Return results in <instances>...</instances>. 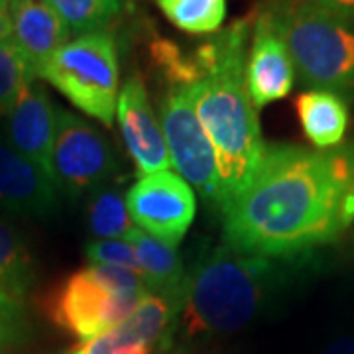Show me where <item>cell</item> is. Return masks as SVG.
<instances>
[{
	"mask_svg": "<svg viewBox=\"0 0 354 354\" xmlns=\"http://www.w3.org/2000/svg\"><path fill=\"white\" fill-rule=\"evenodd\" d=\"M225 244L258 258L327 246L354 225V142L266 146L250 183L223 207Z\"/></svg>",
	"mask_w": 354,
	"mask_h": 354,
	"instance_id": "obj_1",
	"label": "cell"
},
{
	"mask_svg": "<svg viewBox=\"0 0 354 354\" xmlns=\"http://www.w3.org/2000/svg\"><path fill=\"white\" fill-rule=\"evenodd\" d=\"M250 24V18L239 20L199 46L193 59L201 79L187 85L197 118L215 152L223 207L250 183L266 150L246 88Z\"/></svg>",
	"mask_w": 354,
	"mask_h": 354,
	"instance_id": "obj_2",
	"label": "cell"
},
{
	"mask_svg": "<svg viewBox=\"0 0 354 354\" xmlns=\"http://www.w3.org/2000/svg\"><path fill=\"white\" fill-rule=\"evenodd\" d=\"M268 258L236 252L223 244L185 279L176 333L195 339L246 327L258 313L272 281Z\"/></svg>",
	"mask_w": 354,
	"mask_h": 354,
	"instance_id": "obj_3",
	"label": "cell"
},
{
	"mask_svg": "<svg viewBox=\"0 0 354 354\" xmlns=\"http://www.w3.org/2000/svg\"><path fill=\"white\" fill-rule=\"evenodd\" d=\"M262 12L290 53L295 75L309 88L354 99V20L311 0H272Z\"/></svg>",
	"mask_w": 354,
	"mask_h": 354,
	"instance_id": "obj_4",
	"label": "cell"
},
{
	"mask_svg": "<svg viewBox=\"0 0 354 354\" xmlns=\"http://www.w3.org/2000/svg\"><path fill=\"white\" fill-rule=\"evenodd\" d=\"M148 293L138 272L88 264L51 291L48 313L59 329L87 342L120 325Z\"/></svg>",
	"mask_w": 354,
	"mask_h": 354,
	"instance_id": "obj_5",
	"label": "cell"
},
{
	"mask_svg": "<svg viewBox=\"0 0 354 354\" xmlns=\"http://www.w3.org/2000/svg\"><path fill=\"white\" fill-rule=\"evenodd\" d=\"M46 79L81 113L113 127L118 102V55L111 32L69 39L39 69Z\"/></svg>",
	"mask_w": 354,
	"mask_h": 354,
	"instance_id": "obj_6",
	"label": "cell"
},
{
	"mask_svg": "<svg viewBox=\"0 0 354 354\" xmlns=\"http://www.w3.org/2000/svg\"><path fill=\"white\" fill-rule=\"evenodd\" d=\"M160 127L171 165L203 199L223 209V191L213 146L197 118L187 87H169L160 104Z\"/></svg>",
	"mask_w": 354,
	"mask_h": 354,
	"instance_id": "obj_7",
	"label": "cell"
},
{
	"mask_svg": "<svg viewBox=\"0 0 354 354\" xmlns=\"http://www.w3.org/2000/svg\"><path fill=\"white\" fill-rule=\"evenodd\" d=\"M51 167L55 185L77 197L99 189L114 174L116 158L111 142L99 128L71 111L57 109Z\"/></svg>",
	"mask_w": 354,
	"mask_h": 354,
	"instance_id": "obj_8",
	"label": "cell"
},
{
	"mask_svg": "<svg viewBox=\"0 0 354 354\" xmlns=\"http://www.w3.org/2000/svg\"><path fill=\"white\" fill-rule=\"evenodd\" d=\"M124 199L132 223L174 248L187 234L197 211L191 185L171 169L140 177Z\"/></svg>",
	"mask_w": 354,
	"mask_h": 354,
	"instance_id": "obj_9",
	"label": "cell"
},
{
	"mask_svg": "<svg viewBox=\"0 0 354 354\" xmlns=\"http://www.w3.org/2000/svg\"><path fill=\"white\" fill-rule=\"evenodd\" d=\"M181 301L148 293L130 315L104 335L81 342L67 354H148L169 351Z\"/></svg>",
	"mask_w": 354,
	"mask_h": 354,
	"instance_id": "obj_10",
	"label": "cell"
},
{
	"mask_svg": "<svg viewBox=\"0 0 354 354\" xmlns=\"http://www.w3.org/2000/svg\"><path fill=\"white\" fill-rule=\"evenodd\" d=\"M116 114L124 146L136 164L140 177L167 171L171 167V160L167 153L164 132L153 113L148 88L138 73L128 77L120 88Z\"/></svg>",
	"mask_w": 354,
	"mask_h": 354,
	"instance_id": "obj_11",
	"label": "cell"
},
{
	"mask_svg": "<svg viewBox=\"0 0 354 354\" xmlns=\"http://www.w3.org/2000/svg\"><path fill=\"white\" fill-rule=\"evenodd\" d=\"M252 24V44L246 57V88L258 111L290 95L295 85V67L278 32L262 10Z\"/></svg>",
	"mask_w": 354,
	"mask_h": 354,
	"instance_id": "obj_12",
	"label": "cell"
},
{
	"mask_svg": "<svg viewBox=\"0 0 354 354\" xmlns=\"http://www.w3.org/2000/svg\"><path fill=\"white\" fill-rule=\"evenodd\" d=\"M55 124L57 106H53L48 91L36 81L30 83L8 113V140L16 152L39 165L51 179Z\"/></svg>",
	"mask_w": 354,
	"mask_h": 354,
	"instance_id": "obj_13",
	"label": "cell"
},
{
	"mask_svg": "<svg viewBox=\"0 0 354 354\" xmlns=\"http://www.w3.org/2000/svg\"><path fill=\"white\" fill-rule=\"evenodd\" d=\"M0 205L32 216L50 215L57 207L55 181L6 142H0Z\"/></svg>",
	"mask_w": 354,
	"mask_h": 354,
	"instance_id": "obj_14",
	"label": "cell"
},
{
	"mask_svg": "<svg viewBox=\"0 0 354 354\" xmlns=\"http://www.w3.org/2000/svg\"><path fill=\"white\" fill-rule=\"evenodd\" d=\"M10 16L14 44L38 75L51 55L69 41L71 32L48 0H10Z\"/></svg>",
	"mask_w": 354,
	"mask_h": 354,
	"instance_id": "obj_15",
	"label": "cell"
},
{
	"mask_svg": "<svg viewBox=\"0 0 354 354\" xmlns=\"http://www.w3.org/2000/svg\"><path fill=\"white\" fill-rule=\"evenodd\" d=\"M295 111L304 130L315 150L341 146L348 130V104L341 95L325 88H309L295 99Z\"/></svg>",
	"mask_w": 354,
	"mask_h": 354,
	"instance_id": "obj_16",
	"label": "cell"
},
{
	"mask_svg": "<svg viewBox=\"0 0 354 354\" xmlns=\"http://www.w3.org/2000/svg\"><path fill=\"white\" fill-rule=\"evenodd\" d=\"M127 241L132 244L140 264V274L150 293L165 295L181 301L185 290V272L181 258L174 246L150 236L148 232L134 227L128 232Z\"/></svg>",
	"mask_w": 354,
	"mask_h": 354,
	"instance_id": "obj_17",
	"label": "cell"
},
{
	"mask_svg": "<svg viewBox=\"0 0 354 354\" xmlns=\"http://www.w3.org/2000/svg\"><path fill=\"white\" fill-rule=\"evenodd\" d=\"M34 281V260L30 250L8 223L0 218V293L22 299Z\"/></svg>",
	"mask_w": 354,
	"mask_h": 354,
	"instance_id": "obj_18",
	"label": "cell"
},
{
	"mask_svg": "<svg viewBox=\"0 0 354 354\" xmlns=\"http://www.w3.org/2000/svg\"><path fill=\"white\" fill-rule=\"evenodd\" d=\"M87 223L91 234L101 241L127 239L128 232L134 228L122 193L118 189H102V187L95 189L91 195Z\"/></svg>",
	"mask_w": 354,
	"mask_h": 354,
	"instance_id": "obj_19",
	"label": "cell"
},
{
	"mask_svg": "<svg viewBox=\"0 0 354 354\" xmlns=\"http://www.w3.org/2000/svg\"><path fill=\"white\" fill-rule=\"evenodd\" d=\"M67 30L77 36L104 32L122 12L124 0H48Z\"/></svg>",
	"mask_w": 354,
	"mask_h": 354,
	"instance_id": "obj_20",
	"label": "cell"
},
{
	"mask_svg": "<svg viewBox=\"0 0 354 354\" xmlns=\"http://www.w3.org/2000/svg\"><path fill=\"white\" fill-rule=\"evenodd\" d=\"M165 18L187 34H215L227 18V0H156Z\"/></svg>",
	"mask_w": 354,
	"mask_h": 354,
	"instance_id": "obj_21",
	"label": "cell"
},
{
	"mask_svg": "<svg viewBox=\"0 0 354 354\" xmlns=\"http://www.w3.org/2000/svg\"><path fill=\"white\" fill-rule=\"evenodd\" d=\"M36 79L34 67L14 39L0 41V113H10L22 91Z\"/></svg>",
	"mask_w": 354,
	"mask_h": 354,
	"instance_id": "obj_22",
	"label": "cell"
},
{
	"mask_svg": "<svg viewBox=\"0 0 354 354\" xmlns=\"http://www.w3.org/2000/svg\"><path fill=\"white\" fill-rule=\"evenodd\" d=\"M88 264L99 266H116V268H127L140 274V264L132 244L127 239L118 241H93L85 248ZM142 276V274H140Z\"/></svg>",
	"mask_w": 354,
	"mask_h": 354,
	"instance_id": "obj_23",
	"label": "cell"
},
{
	"mask_svg": "<svg viewBox=\"0 0 354 354\" xmlns=\"http://www.w3.org/2000/svg\"><path fill=\"white\" fill-rule=\"evenodd\" d=\"M24 325L26 315L22 299L0 293V353L22 337Z\"/></svg>",
	"mask_w": 354,
	"mask_h": 354,
	"instance_id": "obj_24",
	"label": "cell"
},
{
	"mask_svg": "<svg viewBox=\"0 0 354 354\" xmlns=\"http://www.w3.org/2000/svg\"><path fill=\"white\" fill-rule=\"evenodd\" d=\"M311 2L329 12L339 14L342 18L354 20V0H311Z\"/></svg>",
	"mask_w": 354,
	"mask_h": 354,
	"instance_id": "obj_25",
	"label": "cell"
},
{
	"mask_svg": "<svg viewBox=\"0 0 354 354\" xmlns=\"http://www.w3.org/2000/svg\"><path fill=\"white\" fill-rule=\"evenodd\" d=\"M12 38V16L10 0H0V41Z\"/></svg>",
	"mask_w": 354,
	"mask_h": 354,
	"instance_id": "obj_26",
	"label": "cell"
},
{
	"mask_svg": "<svg viewBox=\"0 0 354 354\" xmlns=\"http://www.w3.org/2000/svg\"><path fill=\"white\" fill-rule=\"evenodd\" d=\"M321 354H354V335H346L327 344Z\"/></svg>",
	"mask_w": 354,
	"mask_h": 354,
	"instance_id": "obj_27",
	"label": "cell"
},
{
	"mask_svg": "<svg viewBox=\"0 0 354 354\" xmlns=\"http://www.w3.org/2000/svg\"><path fill=\"white\" fill-rule=\"evenodd\" d=\"M171 353V348L169 351H156V353H148V354H169Z\"/></svg>",
	"mask_w": 354,
	"mask_h": 354,
	"instance_id": "obj_28",
	"label": "cell"
}]
</instances>
